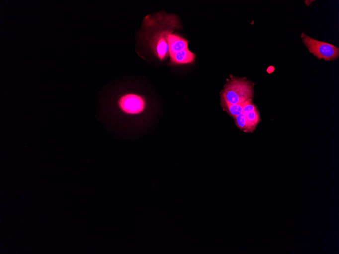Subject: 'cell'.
<instances>
[{"label": "cell", "instance_id": "7", "mask_svg": "<svg viewBox=\"0 0 339 254\" xmlns=\"http://www.w3.org/2000/svg\"><path fill=\"white\" fill-rule=\"evenodd\" d=\"M221 101L223 108L234 118L243 113V108L247 103L246 101L245 102L241 104H231L222 98Z\"/></svg>", "mask_w": 339, "mask_h": 254}, {"label": "cell", "instance_id": "4", "mask_svg": "<svg viewBox=\"0 0 339 254\" xmlns=\"http://www.w3.org/2000/svg\"><path fill=\"white\" fill-rule=\"evenodd\" d=\"M118 106L120 110L126 115L137 116L145 112L147 103L146 99L143 95L128 92L120 97Z\"/></svg>", "mask_w": 339, "mask_h": 254}, {"label": "cell", "instance_id": "9", "mask_svg": "<svg viewBox=\"0 0 339 254\" xmlns=\"http://www.w3.org/2000/svg\"><path fill=\"white\" fill-rule=\"evenodd\" d=\"M234 119L238 128L241 131L247 132L246 115L242 113L236 117Z\"/></svg>", "mask_w": 339, "mask_h": 254}, {"label": "cell", "instance_id": "8", "mask_svg": "<svg viewBox=\"0 0 339 254\" xmlns=\"http://www.w3.org/2000/svg\"><path fill=\"white\" fill-rule=\"evenodd\" d=\"M246 115L247 132H253L260 122L259 113L256 108Z\"/></svg>", "mask_w": 339, "mask_h": 254}, {"label": "cell", "instance_id": "2", "mask_svg": "<svg viewBox=\"0 0 339 254\" xmlns=\"http://www.w3.org/2000/svg\"><path fill=\"white\" fill-rule=\"evenodd\" d=\"M253 94L251 83L244 79L234 78L225 85L221 98L231 104H238L252 98Z\"/></svg>", "mask_w": 339, "mask_h": 254}, {"label": "cell", "instance_id": "1", "mask_svg": "<svg viewBox=\"0 0 339 254\" xmlns=\"http://www.w3.org/2000/svg\"><path fill=\"white\" fill-rule=\"evenodd\" d=\"M180 26L178 18L174 15L158 13L154 16L149 15L144 18L145 38L152 52L160 61L169 56L168 34Z\"/></svg>", "mask_w": 339, "mask_h": 254}, {"label": "cell", "instance_id": "3", "mask_svg": "<svg viewBox=\"0 0 339 254\" xmlns=\"http://www.w3.org/2000/svg\"><path fill=\"white\" fill-rule=\"evenodd\" d=\"M301 37L309 52L318 59L328 61L334 60L339 57V49L333 45L314 39L305 33H302Z\"/></svg>", "mask_w": 339, "mask_h": 254}, {"label": "cell", "instance_id": "10", "mask_svg": "<svg viewBox=\"0 0 339 254\" xmlns=\"http://www.w3.org/2000/svg\"><path fill=\"white\" fill-rule=\"evenodd\" d=\"M256 109L255 106L252 103V99L250 98L247 100V103L243 108V113L245 115L251 112Z\"/></svg>", "mask_w": 339, "mask_h": 254}, {"label": "cell", "instance_id": "5", "mask_svg": "<svg viewBox=\"0 0 339 254\" xmlns=\"http://www.w3.org/2000/svg\"><path fill=\"white\" fill-rule=\"evenodd\" d=\"M170 33L167 36L169 45V57L171 59L176 54L181 51L188 49V42L183 37L177 34Z\"/></svg>", "mask_w": 339, "mask_h": 254}, {"label": "cell", "instance_id": "6", "mask_svg": "<svg viewBox=\"0 0 339 254\" xmlns=\"http://www.w3.org/2000/svg\"><path fill=\"white\" fill-rule=\"evenodd\" d=\"M195 55L188 49L176 54L171 59V63L174 64H187L194 62Z\"/></svg>", "mask_w": 339, "mask_h": 254}]
</instances>
